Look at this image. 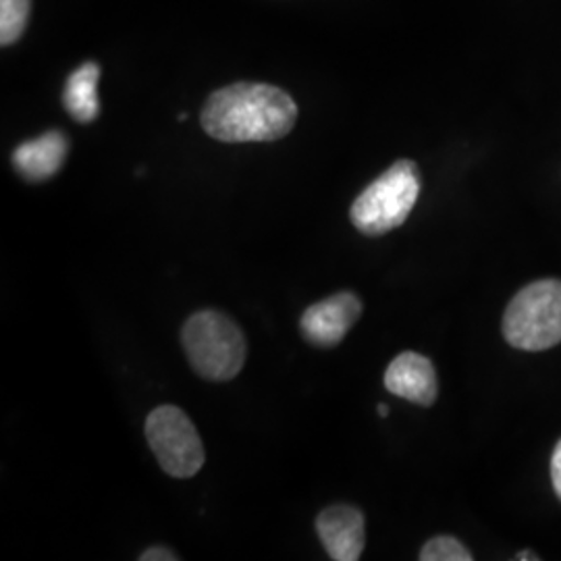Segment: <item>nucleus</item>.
<instances>
[{
    "label": "nucleus",
    "instance_id": "nucleus-1",
    "mask_svg": "<svg viewBox=\"0 0 561 561\" xmlns=\"http://www.w3.org/2000/svg\"><path fill=\"white\" fill-rule=\"evenodd\" d=\"M201 121L204 131L215 140L275 141L294 129L298 104L280 88L241 81L210 94Z\"/></svg>",
    "mask_w": 561,
    "mask_h": 561
},
{
    "label": "nucleus",
    "instance_id": "nucleus-2",
    "mask_svg": "<svg viewBox=\"0 0 561 561\" xmlns=\"http://www.w3.org/2000/svg\"><path fill=\"white\" fill-rule=\"evenodd\" d=\"M181 343L190 366L206 381H231L245 364L240 327L217 310L192 314L181 329Z\"/></svg>",
    "mask_w": 561,
    "mask_h": 561
},
{
    "label": "nucleus",
    "instance_id": "nucleus-3",
    "mask_svg": "<svg viewBox=\"0 0 561 561\" xmlns=\"http://www.w3.org/2000/svg\"><path fill=\"white\" fill-rule=\"evenodd\" d=\"M419 196L421 173L416 162H396L354 201L350 219L364 236L379 238L405 222Z\"/></svg>",
    "mask_w": 561,
    "mask_h": 561
},
{
    "label": "nucleus",
    "instance_id": "nucleus-4",
    "mask_svg": "<svg viewBox=\"0 0 561 561\" xmlns=\"http://www.w3.org/2000/svg\"><path fill=\"white\" fill-rule=\"evenodd\" d=\"M503 335L524 352H542L561 343V280L524 287L505 310Z\"/></svg>",
    "mask_w": 561,
    "mask_h": 561
},
{
    "label": "nucleus",
    "instance_id": "nucleus-5",
    "mask_svg": "<svg viewBox=\"0 0 561 561\" xmlns=\"http://www.w3.org/2000/svg\"><path fill=\"white\" fill-rule=\"evenodd\" d=\"M146 439L169 477L192 479L201 472L206 460L201 435L178 405H159L148 414Z\"/></svg>",
    "mask_w": 561,
    "mask_h": 561
},
{
    "label": "nucleus",
    "instance_id": "nucleus-6",
    "mask_svg": "<svg viewBox=\"0 0 561 561\" xmlns=\"http://www.w3.org/2000/svg\"><path fill=\"white\" fill-rule=\"evenodd\" d=\"M360 298L352 291H341L312 304L301 314V335L317 347H335L360 319Z\"/></svg>",
    "mask_w": 561,
    "mask_h": 561
},
{
    "label": "nucleus",
    "instance_id": "nucleus-7",
    "mask_svg": "<svg viewBox=\"0 0 561 561\" xmlns=\"http://www.w3.org/2000/svg\"><path fill=\"white\" fill-rule=\"evenodd\" d=\"M317 533L331 560H360L366 542L360 510L343 503L322 510L317 518Z\"/></svg>",
    "mask_w": 561,
    "mask_h": 561
},
{
    "label": "nucleus",
    "instance_id": "nucleus-8",
    "mask_svg": "<svg viewBox=\"0 0 561 561\" xmlns=\"http://www.w3.org/2000/svg\"><path fill=\"white\" fill-rule=\"evenodd\" d=\"M385 387L389 393L419 405H433L439 393L435 366L416 352H403L389 364L385 373Z\"/></svg>",
    "mask_w": 561,
    "mask_h": 561
},
{
    "label": "nucleus",
    "instance_id": "nucleus-9",
    "mask_svg": "<svg viewBox=\"0 0 561 561\" xmlns=\"http://www.w3.org/2000/svg\"><path fill=\"white\" fill-rule=\"evenodd\" d=\"M69 140L62 131H48L36 140L25 141L13 152V167L23 180L38 181L55 178L67 159Z\"/></svg>",
    "mask_w": 561,
    "mask_h": 561
},
{
    "label": "nucleus",
    "instance_id": "nucleus-10",
    "mask_svg": "<svg viewBox=\"0 0 561 561\" xmlns=\"http://www.w3.org/2000/svg\"><path fill=\"white\" fill-rule=\"evenodd\" d=\"M101 67L96 62H85L69 76L62 92V104L67 113L80 123H92L101 113L99 101Z\"/></svg>",
    "mask_w": 561,
    "mask_h": 561
},
{
    "label": "nucleus",
    "instance_id": "nucleus-11",
    "mask_svg": "<svg viewBox=\"0 0 561 561\" xmlns=\"http://www.w3.org/2000/svg\"><path fill=\"white\" fill-rule=\"evenodd\" d=\"M32 0H0V42L9 46L18 42L27 25Z\"/></svg>",
    "mask_w": 561,
    "mask_h": 561
},
{
    "label": "nucleus",
    "instance_id": "nucleus-12",
    "mask_svg": "<svg viewBox=\"0 0 561 561\" xmlns=\"http://www.w3.org/2000/svg\"><path fill=\"white\" fill-rule=\"evenodd\" d=\"M422 561H472V553L454 537H435L422 547Z\"/></svg>",
    "mask_w": 561,
    "mask_h": 561
},
{
    "label": "nucleus",
    "instance_id": "nucleus-13",
    "mask_svg": "<svg viewBox=\"0 0 561 561\" xmlns=\"http://www.w3.org/2000/svg\"><path fill=\"white\" fill-rule=\"evenodd\" d=\"M178 553L167 547H150L140 556V561H178Z\"/></svg>",
    "mask_w": 561,
    "mask_h": 561
},
{
    "label": "nucleus",
    "instance_id": "nucleus-14",
    "mask_svg": "<svg viewBox=\"0 0 561 561\" xmlns=\"http://www.w3.org/2000/svg\"><path fill=\"white\" fill-rule=\"evenodd\" d=\"M551 481H553V489L561 500V442L556 445V451L551 458Z\"/></svg>",
    "mask_w": 561,
    "mask_h": 561
},
{
    "label": "nucleus",
    "instance_id": "nucleus-15",
    "mask_svg": "<svg viewBox=\"0 0 561 561\" xmlns=\"http://www.w3.org/2000/svg\"><path fill=\"white\" fill-rule=\"evenodd\" d=\"M518 560H520V561L539 560V558H535V556H530V553H528V551H522L520 556H518Z\"/></svg>",
    "mask_w": 561,
    "mask_h": 561
},
{
    "label": "nucleus",
    "instance_id": "nucleus-16",
    "mask_svg": "<svg viewBox=\"0 0 561 561\" xmlns=\"http://www.w3.org/2000/svg\"><path fill=\"white\" fill-rule=\"evenodd\" d=\"M379 414H381V416H387V414H389V408H387L385 403H381V405H379Z\"/></svg>",
    "mask_w": 561,
    "mask_h": 561
}]
</instances>
